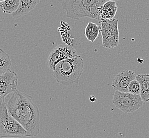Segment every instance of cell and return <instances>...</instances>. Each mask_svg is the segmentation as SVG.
Here are the masks:
<instances>
[{
    "label": "cell",
    "instance_id": "6da1fadb",
    "mask_svg": "<svg viewBox=\"0 0 149 138\" xmlns=\"http://www.w3.org/2000/svg\"><path fill=\"white\" fill-rule=\"evenodd\" d=\"M9 113L29 132L31 137L40 133L39 108L31 96L17 90L6 102Z\"/></svg>",
    "mask_w": 149,
    "mask_h": 138
},
{
    "label": "cell",
    "instance_id": "7a4b0ae2",
    "mask_svg": "<svg viewBox=\"0 0 149 138\" xmlns=\"http://www.w3.org/2000/svg\"><path fill=\"white\" fill-rule=\"evenodd\" d=\"M108 0H59L67 18L79 20L84 18L95 19L98 8Z\"/></svg>",
    "mask_w": 149,
    "mask_h": 138
},
{
    "label": "cell",
    "instance_id": "3957f363",
    "mask_svg": "<svg viewBox=\"0 0 149 138\" xmlns=\"http://www.w3.org/2000/svg\"><path fill=\"white\" fill-rule=\"evenodd\" d=\"M84 68V59L78 55L57 63L53 75L57 82L65 86L78 84Z\"/></svg>",
    "mask_w": 149,
    "mask_h": 138
},
{
    "label": "cell",
    "instance_id": "277c9868",
    "mask_svg": "<svg viewBox=\"0 0 149 138\" xmlns=\"http://www.w3.org/2000/svg\"><path fill=\"white\" fill-rule=\"evenodd\" d=\"M29 133L9 113L5 99L0 101V138L30 137Z\"/></svg>",
    "mask_w": 149,
    "mask_h": 138
},
{
    "label": "cell",
    "instance_id": "5b68a950",
    "mask_svg": "<svg viewBox=\"0 0 149 138\" xmlns=\"http://www.w3.org/2000/svg\"><path fill=\"white\" fill-rule=\"evenodd\" d=\"M112 102L115 106L126 114L137 111L142 107L144 101L140 95H133L115 90Z\"/></svg>",
    "mask_w": 149,
    "mask_h": 138
},
{
    "label": "cell",
    "instance_id": "8992f818",
    "mask_svg": "<svg viewBox=\"0 0 149 138\" xmlns=\"http://www.w3.org/2000/svg\"><path fill=\"white\" fill-rule=\"evenodd\" d=\"M101 33L104 47L108 49L115 48L119 44L118 20L113 19L102 21Z\"/></svg>",
    "mask_w": 149,
    "mask_h": 138
},
{
    "label": "cell",
    "instance_id": "52a82bcc",
    "mask_svg": "<svg viewBox=\"0 0 149 138\" xmlns=\"http://www.w3.org/2000/svg\"><path fill=\"white\" fill-rule=\"evenodd\" d=\"M78 55L77 51L71 45L60 44L51 52L47 58V64L49 69L54 71L57 63Z\"/></svg>",
    "mask_w": 149,
    "mask_h": 138
},
{
    "label": "cell",
    "instance_id": "ba28073f",
    "mask_svg": "<svg viewBox=\"0 0 149 138\" xmlns=\"http://www.w3.org/2000/svg\"><path fill=\"white\" fill-rule=\"evenodd\" d=\"M18 80L17 74L10 69L0 75V101L17 90Z\"/></svg>",
    "mask_w": 149,
    "mask_h": 138
},
{
    "label": "cell",
    "instance_id": "9c48e42d",
    "mask_svg": "<svg viewBox=\"0 0 149 138\" xmlns=\"http://www.w3.org/2000/svg\"><path fill=\"white\" fill-rule=\"evenodd\" d=\"M135 72L131 70H124L119 72L113 79L112 87L115 90L128 93L129 84L132 81L136 79Z\"/></svg>",
    "mask_w": 149,
    "mask_h": 138
},
{
    "label": "cell",
    "instance_id": "30bf717a",
    "mask_svg": "<svg viewBox=\"0 0 149 138\" xmlns=\"http://www.w3.org/2000/svg\"><path fill=\"white\" fill-rule=\"evenodd\" d=\"M117 6L115 1H107L98 8V15L97 19L99 22L107 20H112L114 19L117 11Z\"/></svg>",
    "mask_w": 149,
    "mask_h": 138
},
{
    "label": "cell",
    "instance_id": "8fae6325",
    "mask_svg": "<svg viewBox=\"0 0 149 138\" xmlns=\"http://www.w3.org/2000/svg\"><path fill=\"white\" fill-rule=\"evenodd\" d=\"M40 0H20V5L18 10L12 15L14 18H18L26 15L35 9Z\"/></svg>",
    "mask_w": 149,
    "mask_h": 138
},
{
    "label": "cell",
    "instance_id": "7c38bea8",
    "mask_svg": "<svg viewBox=\"0 0 149 138\" xmlns=\"http://www.w3.org/2000/svg\"><path fill=\"white\" fill-rule=\"evenodd\" d=\"M136 79L141 85L140 96L144 102L149 101V75L141 74L136 75Z\"/></svg>",
    "mask_w": 149,
    "mask_h": 138
},
{
    "label": "cell",
    "instance_id": "4fadbf2b",
    "mask_svg": "<svg viewBox=\"0 0 149 138\" xmlns=\"http://www.w3.org/2000/svg\"><path fill=\"white\" fill-rule=\"evenodd\" d=\"M101 33V26H99L92 22H89L85 29V36L87 39L93 43L98 38L99 33Z\"/></svg>",
    "mask_w": 149,
    "mask_h": 138
},
{
    "label": "cell",
    "instance_id": "5bb4252c",
    "mask_svg": "<svg viewBox=\"0 0 149 138\" xmlns=\"http://www.w3.org/2000/svg\"><path fill=\"white\" fill-rule=\"evenodd\" d=\"M20 0H6L0 2V8L4 13L13 15L18 10Z\"/></svg>",
    "mask_w": 149,
    "mask_h": 138
},
{
    "label": "cell",
    "instance_id": "9a60e30c",
    "mask_svg": "<svg viewBox=\"0 0 149 138\" xmlns=\"http://www.w3.org/2000/svg\"><path fill=\"white\" fill-rule=\"evenodd\" d=\"M12 66V62L9 54L0 48V75L8 70Z\"/></svg>",
    "mask_w": 149,
    "mask_h": 138
},
{
    "label": "cell",
    "instance_id": "2e32d148",
    "mask_svg": "<svg viewBox=\"0 0 149 138\" xmlns=\"http://www.w3.org/2000/svg\"><path fill=\"white\" fill-rule=\"evenodd\" d=\"M128 92L133 95H140L141 85L139 81L135 79L131 82L128 88Z\"/></svg>",
    "mask_w": 149,
    "mask_h": 138
},
{
    "label": "cell",
    "instance_id": "e0dca14e",
    "mask_svg": "<svg viewBox=\"0 0 149 138\" xmlns=\"http://www.w3.org/2000/svg\"><path fill=\"white\" fill-rule=\"evenodd\" d=\"M90 100L91 102H94L96 101V98H95V96H94L93 95H91L90 96Z\"/></svg>",
    "mask_w": 149,
    "mask_h": 138
},
{
    "label": "cell",
    "instance_id": "ac0fdd59",
    "mask_svg": "<svg viewBox=\"0 0 149 138\" xmlns=\"http://www.w3.org/2000/svg\"><path fill=\"white\" fill-rule=\"evenodd\" d=\"M109 1H119V0H109Z\"/></svg>",
    "mask_w": 149,
    "mask_h": 138
},
{
    "label": "cell",
    "instance_id": "d6986e66",
    "mask_svg": "<svg viewBox=\"0 0 149 138\" xmlns=\"http://www.w3.org/2000/svg\"><path fill=\"white\" fill-rule=\"evenodd\" d=\"M4 1H6V0H0V2H3Z\"/></svg>",
    "mask_w": 149,
    "mask_h": 138
}]
</instances>
